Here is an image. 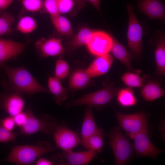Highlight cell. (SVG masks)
I'll list each match as a JSON object with an SVG mask.
<instances>
[{
	"label": "cell",
	"mask_w": 165,
	"mask_h": 165,
	"mask_svg": "<svg viewBox=\"0 0 165 165\" xmlns=\"http://www.w3.org/2000/svg\"><path fill=\"white\" fill-rule=\"evenodd\" d=\"M54 150L50 142L44 141H38L35 145L16 146L12 148L8 156L2 161L18 165H31L43 154L53 152Z\"/></svg>",
	"instance_id": "cell-1"
},
{
	"label": "cell",
	"mask_w": 165,
	"mask_h": 165,
	"mask_svg": "<svg viewBox=\"0 0 165 165\" xmlns=\"http://www.w3.org/2000/svg\"><path fill=\"white\" fill-rule=\"evenodd\" d=\"M9 81L16 93H25L29 95L48 91L41 85L25 68H13L3 65Z\"/></svg>",
	"instance_id": "cell-2"
},
{
	"label": "cell",
	"mask_w": 165,
	"mask_h": 165,
	"mask_svg": "<svg viewBox=\"0 0 165 165\" xmlns=\"http://www.w3.org/2000/svg\"><path fill=\"white\" fill-rule=\"evenodd\" d=\"M119 90L112 83L106 84L100 90L85 94L68 103L66 105V108L68 109L72 107L86 105L97 110H101L111 101L117 95Z\"/></svg>",
	"instance_id": "cell-3"
},
{
	"label": "cell",
	"mask_w": 165,
	"mask_h": 165,
	"mask_svg": "<svg viewBox=\"0 0 165 165\" xmlns=\"http://www.w3.org/2000/svg\"><path fill=\"white\" fill-rule=\"evenodd\" d=\"M108 143L113 152L116 165L127 164L133 156V145L122 133L119 127H114L108 134Z\"/></svg>",
	"instance_id": "cell-4"
},
{
	"label": "cell",
	"mask_w": 165,
	"mask_h": 165,
	"mask_svg": "<svg viewBox=\"0 0 165 165\" xmlns=\"http://www.w3.org/2000/svg\"><path fill=\"white\" fill-rule=\"evenodd\" d=\"M27 111L28 118L24 124L20 128L21 134L27 135L39 132L47 135L53 134L57 124L56 118L46 114L38 117L30 108Z\"/></svg>",
	"instance_id": "cell-5"
},
{
	"label": "cell",
	"mask_w": 165,
	"mask_h": 165,
	"mask_svg": "<svg viewBox=\"0 0 165 165\" xmlns=\"http://www.w3.org/2000/svg\"><path fill=\"white\" fill-rule=\"evenodd\" d=\"M126 7L129 17L127 32L128 46L134 57H138L143 50V28L134 12L132 5L127 4Z\"/></svg>",
	"instance_id": "cell-6"
},
{
	"label": "cell",
	"mask_w": 165,
	"mask_h": 165,
	"mask_svg": "<svg viewBox=\"0 0 165 165\" xmlns=\"http://www.w3.org/2000/svg\"><path fill=\"white\" fill-rule=\"evenodd\" d=\"M115 116L120 127L131 139L138 133L148 129V116L144 112L128 114L118 112Z\"/></svg>",
	"instance_id": "cell-7"
},
{
	"label": "cell",
	"mask_w": 165,
	"mask_h": 165,
	"mask_svg": "<svg viewBox=\"0 0 165 165\" xmlns=\"http://www.w3.org/2000/svg\"><path fill=\"white\" fill-rule=\"evenodd\" d=\"M53 134L57 147L63 151L72 150L81 143V138L79 134L65 123L57 124Z\"/></svg>",
	"instance_id": "cell-8"
},
{
	"label": "cell",
	"mask_w": 165,
	"mask_h": 165,
	"mask_svg": "<svg viewBox=\"0 0 165 165\" xmlns=\"http://www.w3.org/2000/svg\"><path fill=\"white\" fill-rule=\"evenodd\" d=\"M113 43L112 36L104 31L94 30L86 46L90 52L97 57L108 54Z\"/></svg>",
	"instance_id": "cell-9"
},
{
	"label": "cell",
	"mask_w": 165,
	"mask_h": 165,
	"mask_svg": "<svg viewBox=\"0 0 165 165\" xmlns=\"http://www.w3.org/2000/svg\"><path fill=\"white\" fill-rule=\"evenodd\" d=\"M132 139L134 151L138 157H146L154 159L163 152L151 142L148 136V129L137 134Z\"/></svg>",
	"instance_id": "cell-10"
},
{
	"label": "cell",
	"mask_w": 165,
	"mask_h": 165,
	"mask_svg": "<svg viewBox=\"0 0 165 165\" xmlns=\"http://www.w3.org/2000/svg\"><path fill=\"white\" fill-rule=\"evenodd\" d=\"M155 46L154 50L156 73L158 75H165V37L163 33L158 31L153 34L150 40Z\"/></svg>",
	"instance_id": "cell-11"
},
{
	"label": "cell",
	"mask_w": 165,
	"mask_h": 165,
	"mask_svg": "<svg viewBox=\"0 0 165 165\" xmlns=\"http://www.w3.org/2000/svg\"><path fill=\"white\" fill-rule=\"evenodd\" d=\"M24 107L22 97L18 93L3 94L0 97V109L14 116L22 112Z\"/></svg>",
	"instance_id": "cell-12"
},
{
	"label": "cell",
	"mask_w": 165,
	"mask_h": 165,
	"mask_svg": "<svg viewBox=\"0 0 165 165\" xmlns=\"http://www.w3.org/2000/svg\"><path fill=\"white\" fill-rule=\"evenodd\" d=\"M35 46L41 55L44 57L59 56L64 52L62 40L59 38H42L36 42Z\"/></svg>",
	"instance_id": "cell-13"
},
{
	"label": "cell",
	"mask_w": 165,
	"mask_h": 165,
	"mask_svg": "<svg viewBox=\"0 0 165 165\" xmlns=\"http://www.w3.org/2000/svg\"><path fill=\"white\" fill-rule=\"evenodd\" d=\"M26 44L11 39L0 38V65L19 55Z\"/></svg>",
	"instance_id": "cell-14"
},
{
	"label": "cell",
	"mask_w": 165,
	"mask_h": 165,
	"mask_svg": "<svg viewBox=\"0 0 165 165\" xmlns=\"http://www.w3.org/2000/svg\"><path fill=\"white\" fill-rule=\"evenodd\" d=\"M137 7L150 19H165V6L160 0H140Z\"/></svg>",
	"instance_id": "cell-15"
},
{
	"label": "cell",
	"mask_w": 165,
	"mask_h": 165,
	"mask_svg": "<svg viewBox=\"0 0 165 165\" xmlns=\"http://www.w3.org/2000/svg\"><path fill=\"white\" fill-rule=\"evenodd\" d=\"M97 152L90 150L74 152L72 150L63 151L62 154L65 165H86L94 159Z\"/></svg>",
	"instance_id": "cell-16"
},
{
	"label": "cell",
	"mask_w": 165,
	"mask_h": 165,
	"mask_svg": "<svg viewBox=\"0 0 165 165\" xmlns=\"http://www.w3.org/2000/svg\"><path fill=\"white\" fill-rule=\"evenodd\" d=\"M113 60V56L109 54L97 57L86 70L90 78L96 77L107 72L112 65Z\"/></svg>",
	"instance_id": "cell-17"
},
{
	"label": "cell",
	"mask_w": 165,
	"mask_h": 165,
	"mask_svg": "<svg viewBox=\"0 0 165 165\" xmlns=\"http://www.w3.org/2000/svg\"><path fill=\"white\" fill-rule=\"evenodd\" d=\"M112 37L113 43L110 51L114 56L123 63L129 71H134L132 61L134 56L114 37Z\"/></svg>",
	"instance_id": "cell-18"
},
{
	"label": "cell",
	"mask_w": 165,
	"mask_h": 165,
	"mask_svg": "<svg viewBox=\"0 0 165 165\" xmlns=\"http://www.w3.org/2000/svg\"><path fill=\"white\" fill-rule=\"evenodd\" d=\"M100 130L95 121L92 108L90 106H86L81 131V140L89 137Z\"/></svg>",
	"instance_id": "cell-19"
},
{
	"label": "cell",
	"mask_w": 165,
	"mask_h": 165,
	"mask_svg": "<svg viewBox=\"0 0 165 165\" xmlns=\"http://www.w3.org/2000/svg\"><path fill=\"white\" fill-rule=\"evenodd\" d=\"M48 85L49 91L54 95L57 104L62 105L69 97V94L66 89L63 87L60 80L55 77H50Z\"/></svg>",
	"instance_id": "cell-20"
},
{
	"label": "cell",
	"mask_w": 165,
	"mask_h": 165,
	"mask_svg": "<svg viewBox=\"0 0 165 165\" xmlns=\"http://www.w3.org/2000/svg\"><path fill=\"white\" fill-rule=\"evenodd\" d=\"M141 95L147 101H152L163 96L165 90L157 82H149L142 86Z\"/></svg>",
	"instance_id": "cell-21"
},
{
	"label": "cell",
	"mask_w": 165,
	"mask_h": 165,
	"mask_svg": "<svg viewBox=\"0 0 165 165\" xmlns=\"http://www.w3.org/2000/svg\"><path fill=\"white\" fill-rule=\"evenodd\" d=\"M90 78L86 70H76L70 77L68 87L73 90L83 89L88 85Z\"/></svg>",
	"instance_id": "cell-22"
},
{
	"label": "cell",
	"mask_w": 165,
	"mask_h": 165,
	"mask_svg": "<svg viewBox=\"0 0 165 165\" xmlns=\"http://www.w3.org/2000/svg\"><path fill=\"white\" fill-rule=\"evenodd\" d=\"M104 134L101 130L89 137L81 140V143L88 150L97 152H102Z\"/></svg>",
	"instance_id": "cell-23"
},
{
	"label": "cell",
	"mask_w": 165,
	"mask_h": 165,
	"mask_svg": "<svg viewBox=\"0 0 165 165\" xmlns=\"http://www.w3.org/2000/svg\"><path fill=\"white\" fill-rule=\"evenodd\" d=\"M94 30L87 27H83L79 30L71 42L69 46L72 50L87 44Z\"/></svg>",
	"instance_id": "cell-24"
},
{
	"label": "cell",
	"mask_w": 165,
	"mask_h": 165,
	"mask_svg": "<svg viewBox=\"0 0 165 165\" xmlns=\"http://www.w3.org/2000/svg\"><path fill=\"white\" fill-rule=\"evenodd\" d=\"M51 22L57 31L66 36L72 35L73 32L71 23L66 17L60 14L50 16Z\"/></svg>",
	"instance_id": "cell-25"
},
{
	"label": "cell",
	"mask_w": 165,
	"mask_h": 165,
	"mask_svg": "<svg viewBox=\"0 0 165 165\" xmlns=\"http://www.w3.org/2000/svg\"><path fill=\"white\" fill-rule=\"evenodd\" d=\"M116 95L118 102L122 107H130L137 103V99L130 88L128 87L119 90Z\"/></svg>",
	"instance_id": "cell-26"
},
{
	"label": "cell",
	"mask_w": 165,
	"mask_h": 165,
	"mask_svg": "<svg viewBox=\"0 0 165 165\" xmlns=\"http://www.w3.org/2000/svg\"><path fill=\"white\" fill-rule=\"evenodd\" d=\"M139 72L130 71L126 72L121 76V80L129 87L140 88L144 85V80Z\"/></svg>",
	"instance_id": "cell-27"
},
{
	"label": "cell",
	"mask_w": 165,
	"mask_h": 165,
	"mask_svg": "<svg viewBox=\"0 0 165 165\" xmlns=\"http://www.w3.org/2000/svg\"><path fill=\"white\" fill-rule=\"evenodd\" d=\"M37 26V23L34 18L26 16L20 19L17 24V29L22 34H28L35 31Z\"/></svg>",
	"instance_id": "cell-28"
},
{
	"label": "cell",
	"mask_w": 165,
	"mask_h": 165,
	"mask_svg": "<svg viewBox=\"0 0 165 165\" xmlns=\"http://www.w3.org/2000/svg\"><path fill=\"white\" fill-rule=\"evenodd\" d=\"M15 21L14 16L8 13L4 12L0 16V37L11 33L12 26Z\"/></svg>",
	"instance_id": "cell-29"
},
{
	"label": "cell",
	"mask_w": 165,
	"mask_h": 165,
	"mask_svg": "<svg viewBox=\"0 0 165 165\" xmlns=\"http://www.w3.org/2000/svg\"><path fill=\"white\" fill-rule=\"evenodd\" d=\"M69 74V67L65 60L58 59L55 64V77L59 80L66 78Z\"/></svg>",
	"instance_id": "cell-30"
},
{
	"label": "cell",
	"mask_w": 165,
	"mask_h": 165,
	"mask_svg": "<svg viewBox=\"0 0 165 165\" xmlns=\"http://www.w3.org/2000/svg\"><path fill=\"white\" fill-rule=\"evenodd\" d=\"M24 8L28 11L36 12L43 7V0H21Z\"/></svg>",
	"instance_id": "cell-31"
},
{
	"label": "cell",
	"mask_w": 165,
	"mask_h": 165,
	"mask_svg": "<svg viewBox=\"0 0 165 165\" xmlns=\"http://www.w3.org/2000/svg\"><path fill=\"white\" fill-rule=\"evenodd\" d=\"M43 7L50 14V16L60 14L58 9L57 0H43Z\"/></svg>",
	"instance_id": "cell-32"
},
{
	"label": "cell",
	"mask_w": 165,
	"mask_h": 165,
	"mask_svg": "<svg viewBox=\"0 0 165 165\" xmlns=\"http://www.w3.org/2000/svg\"><path fill=\"white\" fill-rule=\"evenodd\" d=\"M57 4L60 14L68 12L76 4L73 0H57Z\"/></svg>",
	"instance_id": "cell-33"
},
{
	"label": "cell",
	"mask_w": 165,
	"mask_h": 165,
	"mask_svg": "<svg viewBox=\"0 0 165 165\" xmlns=\"http://www.w3.org/2000/svg\"><path fill=\"white\" fill-rule=\"evenodd\" d=\"M16 138V135L14 133L0 127V143L14 142Z\"/></svg>",
	"instance_id": "cell-34"
},
{
	"label": "cell",
	"mask_w": 165,
	"mask_h": 165,
	"mask_svg": "<svg viewBox=\"0 0 165 165\" xmlns=\"http://www.w3.org/2000/svg\"><path fill=\"white\" fill-rule=\"evenodd\" d=\"M16 124L13 117L9 116L3 119L0 118V127L11 131L14 129Z\"/></svg>",
	"instance_id": "cell-35"
},
{
	"label": "cell",
	"mask_w": 165,
	"mask_h": 165,
	"mask_svg": "<svg viewBox=\"0 0 165 165\" xmlns=\"http://www.w3.org/2000/svg\"><path fill=\"white\" fill-rule=\"evenodd\" d=\"M16 125L20 128L28 118V112L27 110L13 116Z\"/></svg>",
	"instance_id": "cell-36"
},
{
	"label": "cell",
	"mask_w": 165,
	"mask_h": 165,
	"mask_svg": "<svg viewBox=\"0 0 165 165\" xmlns=\"http://www.w3.org/2000/svg\"><path fill=\"white\" fill-rule=\"evenodd\" d=\"M36 165H53L51 160L44 158H40L37 160L35 163Z\"/></svg>",
	"instance_id": "cell-37"
},
{
	"label": "cell",
	"mask_w": 165,
	"mask_h": 165,
	"mask_svg": "<svg viewBox=\"0 0 165 165\" xmlns=\"http://www.w3.org/2000/svg\"><path fill=\"white\" fill-rule=\"evenodd\" d=\"M14 0H0V10L6 9L13 2Z\"/></svg>",
	"instance_id": "cell-38"
},
{
	"label": "cell",
	"mask_w": 165,
	"mask_h": 165,
	"mask_svg": "<svg viewBox=\"0 0 165 165\" xmlns=\"http://www.w3.org/2000/svg\"><path fill=\"white\" fill-rule=\"evenodd\" d=\"M89 2L99 12H100V0H85Z\"/></svg>",
	"instance_id": "cell-39"
},
{
	"label": "cell",
	"mask_w": 165,
	"mask_h": 165,
	"mask_svg": "<svg viewBox=\"0 0 165 165\" xmlns=\"http://www.w3.org/2000/svg\"><path fill=\"white\" fill-rule=\"evenodd\" d=\"M75 3L76 5L79 9L82 8L85 5V0H73Z\"/></svg>",
	"instance_id": "cell-40"
}]
</instances>
